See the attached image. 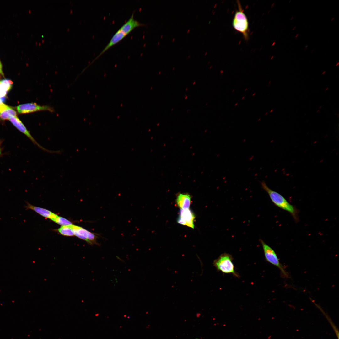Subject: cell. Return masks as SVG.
I'll list each match as a JSON object with an SVG mask.
<instances>
[{
  "instance_id": "1",
  "label": "cell",
  "mask_w": 339,
  "mask_h": 339,
  "mask_svg": "<svg viewBox=\"0 0 339 339\" xmlns=\"http://www.w3.org/2000/svg\"><path fill=\"white\" fill-rule=\"evenodd\" d=\"M262 188L268 194L272 202L277 207L289 213L294 220L299 221V210L290 204L282 196L270 189L264 181L261 182Z\"/></svg>"
},
{
  "instance_id": "2",
  "label": "cell",
  "mask_w": 339,
  "mask_h": 339,
  "mask_svg": "<svg viewBox=\"0 0 339 339\" xmlns=\"http://www.w3.org/2000/svg\"><path fill=\"white\" fill-rule=\"evenodd\" d=\"M233 260L231 255L224 253L214 260L213 264L217 271L221 272L223 274H231L234 277L239 278L240 276L235 270L232 261Z\"/></svg>"
},
{
  "instance_id": "3",
  "label": "cell",
  "mask_w": 339,
  "mask_h": 339,
  "mask_svg": "<svg viewBox=\"0 0 339 339\" xmlns=\"http://www.w3.org/2000/svg\"><path fill=\"white\" fill-rule=\"evenodd\" d=\"M237 4L238 10L234 16L232 25L236 30L243 35L245 40H248L249 33V22L239 1H238Z\"/></svg>"
},
{
  "instance_id": "4",
  "label": "cell",
  "mask_w": 339,
  "mask_h": 339,
  "mask_svg": "<svg viewBox=\"0 0 339 339\" xmlns=\"http://www.w3.org/2000/svg\"><path fill=\"white\" fill-rule=\"evenodd\" d=\"M259 241L262 245L266 261L279 269L282 277L288 278L289 274L286 270V266L280 262L274 250L262 239Z\"/></svg>"
},
{
  "instance_id": "5",
  "label": "cell",
  "mask_w": 339,
  "mask_h": 339,
  "mask_svg": "<svg viewBox=\"0 0 339 339\" xmlns=\"http://www.w3.org/2000/svg\"><path fill=\"white\" fill-rule=\"evenodd\" d=\"M10 121L19 131L26 136L35 145L46 152L50 153H60L61 151H52L48 150L40 144L33 137L29 131L27 129L24 124L19 119L16 117H11L9 119Z\"/></svg>"
},
{
  "instance_id": "6",
  "label": "cell",
  "mask_w": 339,
  "mask_h": 339,
  "mask_svg": "<svg viewBox=\"0 0 339 339\" xmlns=\"http://www.w3.org/2000/svg\"><path fill=\"white\" fill-rule=\"evenodd\" d=\"M71 226L74 235L85 240L90 245H99L97 241L98 236L95 233L79 226L72 224Z\"/></svg>"
},
{
  "instance_id": "7",
  "label": "cell",
  "mask_w": 339,
  "mask_h": 339,
  "mask_svg": "<svg viewBox=\"0 0 339 339\" xmlns=\"http://www.w3.org/2000/svg\"><path fill=\"white\" fill-rule=\"evenodd\" d=\"M18 113L21 114L31 113L39 111L53 112L54 108L50 106L41 105L36 103H28L20 105L17 107Z\"/></svg>"
},
{
  "instance_id": "8",
  "label": "cell",
  "mask_w": 339,
  "mask_h": 339,
  "mask_svg": "<svg viewBox=\"0 0 339 339\" xmlns=\"http://www.w3.org/2000/svg\"><path fill=\"white\" fill-rule=\"evenodd\" d=\"M195 218L193 212L189 209H181L177 222L179 224L186 225L193 229Z\"/></svg>"
},
{
  "instance_id": "9",
  "label": "cell",
  "mask_w": 339,
  "mask_h": 339,
  "mask_svg": "<svg viewBox=\"0 0 339 339\" xmlns=\"http://www.w3.org/2000/svg\"><path fill=\"white\" fill-rule=\"evenodd\" d=\"M145 25V24L134 19L133 12L128 20L119 30L127 35L135 28L140 26Z\"/></svg>"
},
{
  "instance_id": "10",
  "label": "cell",
  "mask_w": 339,
  "mask_h": 339,
  "mask_svg": "<svg viewBox=\"0 0 339 339\" xmlns=\"http://www.w3.org/2000/svg\"><path fill=\"white\" fill-rule=\"evenodd\" d=\"M26 202V205L24 207L26 209L32 210L41 216L50 219L52 221L58 216L48 210L32 205L27 202Z\"/></svg>"
},
{
  "instance_id": "11",
  "label": "cell",
  "mask_w": 339,
  "mask_h": 339,
  "mask_svg": "<svg viewBox=\"0 0 339 339\" xmlns=\"http://www.w3.org/2000/svg\"><path fill=\"white\" fill-rule=\"evenodd\" d=\"M126 35L121 31L118 30L113 35L109 43L96 57L98 58L104 52L113 46L118 43L124 38Z\"/></svg>"
},
{
  "instance_id": "12",
  "label": "cell",
  "mask_w": 339,
  "mask_h": 339,
  "mask_svg": "<svg viewBox=\"0 0 339 339\" xmlns=\"http://www.w3.org/2000/svg\"><path fill=\"white\" fill-rule=\"evenodd\" d=\"M177 205L181 209H189L191 203V196L188 193H179L176 199Z\"/></svg>"
},
{
  "instance_id": "13",
  "label": "cell",
  "mask_w": 339,
  "mask_h": 339,
  "mask_svg": "<svg viewBox=\"0 0 339 339\" xmlns=\"http://www.w3.org/2000/svg\"><path fill=\"white\" fill-rule=\"evenodd\" d=\"M17 116L16 112L10 107L0 113V117L2 120H8L11 117Z\"/></svg>"
},
{
  "instance_id": "14",
  "label": "cell",
  "mask_w": 339,
  "mask_h": 339,
  "mask_svg": "<svg viewBox=\"0 0 339 339\" xmlns=\"http://www.w3.org/2000/svg\"><path fill=\"white\" fill-rule=\"evenodd\" d=\"M57 230L61 234L64 236H72L74 235L71 225L61 226Z\"/></svg>"
},
{
  "instance_id": "15",
  "label": "cell",
  "mask_w": 339,
  "mask_h": 339,
  "mask_svg": "<svg viewBox=\"0 0 339 339\" xmlns=\"http://www.w3.org/2000/svg\"><path fill=\"white\" fill-rule=\"evenodd\" d=\"M56 223L61 226L69 225L73 224L72 223L67 219L57 216L53 220Z\"/></svg>"
},
{
  "instance_id": "16",
  "label": "cell",
  "mask_w": 339,
  "mask_h": 339,
  "mask_svg": "<svg viewBox=\"0 0 339 339\" xmlns=\"http://www.w3.org/2000/svg\"><path fill=\"white\" fill-rule=\"evenodd\" d=\"M0 82L7 91L9 90L12 87L13 82L10 80L3 79L0 81Z\"/></svg>"
},
{
  "instance_id": "17",
  "label": "cell",
  "mask_w": 339,
  "mask_h": 339,
  "mask_svg": "<svg viewBox=\"0 0 339 339\" xmlns=\"http://www.w3.org/2000/svg\"><path fill=\"white\" fill-rule=\"evenodd\" d=\"M7 91L0 82V97H2L5 96Z\"/></svg>"
},
{
  "instance_id": "18",
  "label": "cell",
  "mask_w": 339,
  "mask_h": 339,
  "mask_svg": "<svg viewBox=\"0 0 339 339\" xmlns=\"http://www.w3.org/2000/svg\"><path fill=\"white\" fill-rule=\"evenodd\" d=\"M3 140L0 138V156L2 155V145L3 142Z\"/></svg>"
},
{
  "instance_id": "19",
  "label": "cell",
  "mask_w": 339,
  "mask_h": 339,
  "mask_svg": "<svg viewBox=\"0 0 339 339\" xmlns=\"http://www.w3.org/2000/svg\"><path fill=\"white\" fill-rule=\"evenodd\" d=\"M2 65L0 61V74L3 75V74L2 72Z\"/></svg>"
},
{
  "instance_id": "20",
  "label": "cell",
  "mask_w": 339,
  "mask_h": 339,
  "mask_svg": "<svg viewBox=\"0 0 339 339\" xmlns=\"http://www.w3.org/2000/svg\"><path fill=\"white\" fill-rule=\"evenodd\" d=\"M298 35H299V34H297V35H296V36H295V38H297V36H298Z\"/></svg>"
},
{
  "instance_id": "21",
  "label": "cell",
  "mask_w": 339,
  "mask_h": 339,
  "mask_svg": "<svg viewBox=\"0 0 339 339\" xmlns=\"http://www.w3.org/2000/svg\"><path fill=\"white\" fill-rule=\"evenodd\" d=\"M334 19V17H333L331 19V21H332Z\"/></svg>"
},
{
  "instance_id": "22",
  "label": "cell",
  "mask_w": 339,
  "mask_h": 339,
  "mask_svg": "<svg viewBox=\"0 0 339 339\" xmlns=\"http://www.w3.org/2000/svg\"><path fill=\"white\" fill-rule=\"evenodd\" d=\"M295 27H293V30H294L295 29Z\"/></svg>"
},
{
  "instance_id": "23",
  "label": "cell",
  "mask_w": 339,
  "mask_h": 339,
  "mask_svg": "<svg viewBox=\"0 0 339 339\" xmlns=\"http://www.w3.org/2000/svg\"><path fill=\"white\" fill-rule=\"evenodd\" d=\"M293 17H292V18H291V19L290 20H292V19H293Z\"/></svg>"
},
{
  "instance_id": "24",
  "label": "cell",
  "mask_w": 339,
  "mask_h": 339,
  "mask_svg": "<svg viewBox=\"0 0 339 339\" xmlns=\"http://www.w3.org/2000/svg\"><path fill=\"white\" fill-rule=\"evenodd\" d=\"M338 64H339V62H338L337 63V64H336V66H337V65H338Z\"/></svg>"
},
{
  "instance_id": "25",
  "label": "cell",
  "mask_w": 339,
  "mask_h": 339,
  "mask_svg": "<svg viewBox=\"0 0 339 339\" xmlns=\"http://www.w3.org/2000/svg\"><path fill=\"white\" fill-rule=\"evenodd\" d=\"M189 30H188V31H189Z\"/></svg>"
}]
</instances>
